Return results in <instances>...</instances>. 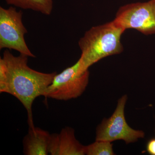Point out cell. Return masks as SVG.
I'll use <instances>...</instances> for the list:
<instances>
[{"label":"cell","instance_id":"cell-11","mask_svg":"<svg viewBox=\"0 0 155 155\" xmlns=\"http://www.w3.org/2000/svg\"><path fill=\"white\" fill-rule=\"evenodd\" d=\"M146 148L148 153L151 155H155V137L150 139L147 141Z\"/></svg>","mask_w":155,"mask_h":155},{"label":"cell","instance_id":"cell-6","mask_svg":"<svg viewBox=\"0 0 155 155\" xmlns=\"http://www.w3.org/2000/svg\"><path fill=\"white\" fill-rule=\"evenodd\" d=\"M114 19L125 30L136 29L146 35L155 34V0L122 6Z\"/></svg>","mask_w":155,"mask_h":155},{"label":"cell","instance_id":"cell-2","mask_svg":"<svg viewBox=\"0 0 155 155\" xmlns=\"http://www.w3.org/2000/svg\"><path fill=\"white\" fill-rule=\"evenodd\" d=\"M125 29L115 19L103 25L93 26L84 33L78 44L81 55L80 71L88 70L98 61L123 51L121 36Z\"/></svg>","mask_w":155,"mask_h":155},{"label":"cell","instance_id":"cell-4","mask_svg":"<svg viewBox=\"0 0 155 155\" xmlns=\"http://www.w3.org/2000/svg\"><path fill=\"white\" fill-rule=\"evenodd\" d=\"M88 70L80 71L79 60L71 67L56 74L52 82L48 87L44 96L59 101L75 99L82 95L88 84Z\"/></svg>","mask_w":155,"mask_h":155},{"label":"cell","instance_id":"cell-9","mask_svg":"<svg viewBox=\"0 0 155 155\" xmlns=\"http://www.w3.org/2000/svg\"><path fill=\"white\" fill-rule=\"evenodd\" d=\"M8 5L31 10L45 15H51L53 9V0H5Z\"/></svg>","mask_w":155,"mask_h":155},{"label":"cell","instance_id":"cell-5","mask_svg":"<svg viewBox=\"0 0 155 155\" xmlns=\"http://www.w3.org/2000/svg\"><path fill=\"white\" fill-rule=\"evenodd\" d=\"M127 100L126 95L119 99L112 116L109 119H104L98 125L97 128L96 140L112 142L123 140L128 144L144 137V132L131 128L126 122L124 111Z\"/></svg>","mask_w":155,"mask_h":155},{"label":"cell","instance_id":"cell-3","mask_svg":"<svg viewBox=\"0 0 155 155\" xmlns=\"http://www.w3.org/2000/svg\"><path fill=\"white\" fill-rule=\"evenodd\" d=\"M22 13L16 8L0 7V49L14 50L31 58L35 56L27 46L24 35L28 32L22 22Z\"/></svg>","mask_w":155,"mask_h":155},{"label":"cell","instance_id":"cell-7","mask_svg":"<svg viewBox=\"0 0 155 155\" xmlns=\"http://www.w3.org/2000/svg\"><path fill=\"white\" fill-rule=\"evenodd\" d=\"M49 153L51 155H84L85 146L75 138V130L66 127L59 133L51 134Z\"/></svg>","mask_w":155,"mask_h":155},{"label":"cell","instance_id":"cell-10","mask_svg":"<svg viewBox=\"0 0 155 155\" xmlns=\"http://www.w3.org/2000/svg\"><path fill=\"white\" fill-rule=\"evenodd\" d=\"M113 144L110 142L97 141L85 146V154L87 155H114Z\"/></svg>","mask_w":155,"mask_h":155},{"label":"cell","instance_id":"cell-8","mask_svg":"<svg viewBox=\"0 0 155 155\" xmlns=\"http://www.w3.org/2000/svg\"><path fill=\"white\" fill-rule=\"evenodd\" d=\"M51 135L48 131L39 127H29L22 141L24 154L48 155Z\"/></svg>","mask_w":155,"mask_h":155},{"label":"cell","instance_id":"cell-1","mask_svg":"<svg viewBox=\"0 0 155 155\" xmlns=\"http://www.w3.org/2000/svg\"><path fill=\"white\" fill-rule=\"evenodd\" d=\"M28 57L15 56L7 49L0 58V93L15 97L27 111L29 127L34 128L32 106L38 97L44 96L57 72L43 73L31 69Z\"/></svg>","mask_w":155,"mask_h":155}]
</instances>
